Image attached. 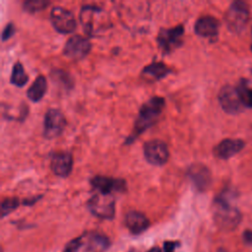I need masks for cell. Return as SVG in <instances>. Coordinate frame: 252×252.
<instances>
[{
	"mask_svg": "<svg viewBox=\"0 0 252 252\" xmlns=\"http://www.w3.org/2000/svg\"><path fill=\"white\" fill-rule=\"evenodd\" d=\"M15 31H16L15 26L12 23L7 24L2 32V40H7L11 36H13V34L15 33Z\"/></svg>",
	"mask_w": 252,
	"mask_h": 252,
	"instance_id": "484cf974",
	"label": "cell"
},
{
	"mask_svg": "<svg viewBox=\"0 0 252 252\" xmlns=\"http://www.w3.org/2000/svg\"><path fill=\"white\" fill-rule=\"evenodd\" d=\"M213 212L217 225L223 230H233L241 221L240 211L230 204L224 192L214 200Z\"/></svg>",
	"mask_w": 252,
	"mask_h": 252,
	"instance_id": "7a4b0ae2",
	"label": "cell"
},
{
	"mask_svg": "<svg viewBox=\"0 0 252 252\" xmlns=\"http://www.w3.org/2000/svg\"><path fill=\"white\" fill-rule=\"evenodd\" d=\"M46 90L47 85L45 77L43 75H38L31 85V87L28 89L27 95L32 101L36 102L43 97V95L46 93Z\"/></svg>",
	"mask_w": 252,
	"mask_h": 252,
	"instance_id": "d6986e66",
	"label": "cell"
},
{
	"mask_svg": "<svg viewBox=\"0 0 252 252\" xmlns=\"http://www.w3.org/2000/svg\"><path fill=\"white\" fill-rule=\"evenodd\" d=\"M50 21L56 32L70 33L76 30L77 23L72 12L61 6H55L50 11Z\"/></svg>",
	"mask_w": 252,
	"mask_h": 252,
	"instance_id": "ba28073f",
	"label": "cell"
},
{
	"mask_svg": "<svg viewBox=\"0 0 252 252\" xmlns=\"http://www.w3.org/2000/svg\"><path fill=\"white\" fill-rule=\"evenodd\" d=\"M50 168L59 177H67L73 168V157L69 152H55L51 156Z\"/></svg>",
	"mask_w": 252,
	"mask_h": 252,
	"instance_id": "5bb4252c",
	"label": "cell"
},
{
	"mask_svg": "<svg viewBox=\"0 0 252 252\" xmlns=\"http://www.w3.org/2000/svg\"><path fill=\"white\" fill-rule=\"evenodd\" d=\"M169 73H171V70L164 63L153 62L144 67L141 74L145 80L153 82L166 77Z\"/></svg>",
	"mask_w": 252,
	"mask_h": 252,
	"instance_id": "ac0fdd59",
	"label": "cell"
},
{
	"mask_svg": "<svg viewBox=\"0 0 252 252\" xmlns=\"http://www.w3.org/2000/svg\"><path fill=\"white\" fill-rule=\"evenodd\" d=\"M183 34V25H177L169 29H161L158 33L157 42L162 52L168 54L182 44Z\"/></svg>",
	"mask_w": 252,
	"mask_h": 252,
	"instance_id": "52a82bcc",
	"label": "cell"
},
{
	"mask_svg": "<svg viewBox=\"0 0 252 252\" xmlns=\"http://www.w3.org/2000/svg\"><path fill=\"white\" fill-rule=\"evenodd\" d=\"M220 23L213 16H202L200 17L194 26L195 32L203 37L216 38L219 34Z\"/></svg>",
	"mask_w": 252,
	"mask_h": 252,
	"instance_id": "2e32d148",
	"label": "cell"
},
{
	"mask_svg": "<svg viewBox=\"0 0 252 252\" xmlns=\"http://www.w3.org/2000/svg\"><path fill=\"white\" fill-rule=\"evenodd\" d=\"M245 147V142L240 139H224L214 148V155L220 159H228Z\"/></svg>",
	"mask_w": 252,
	"mask_h": 252,
	"instance_id": "9a60e30c",
	"label": "cell"
},
{
	"mask_svg": "<svg viewBox=\"0 0 252 252\" xmlns=\"http://www.w3.org/2000/svg\"><path fill=\"white\" fill-rule=\"evenodd\" d=\"M187 175L195 188L199 191H206L212 184L211 171L205 164H191L187 169Z\"/></svg>",
	"mask_w": 252,
	"mask_h": 252,
	"instance_id": "4fadbf2b",
	"label": "cell"
},
{
	"mask_svg": "<svg viewBox=\"0 0 252 252\" xmlns=\"http://www.w3.org/2000/svg\"><path fill=\"white\" fill-rule=\"evenodd\" d=\"M244 106L252 108V89H250L244 80H241L236 87Z\"/></svg>",
	"mask_w": 252,
	"mask_h": 252,
	"instance_id": "7402d4cb",
	"label": "cell"
},
{
	"mask_svg": "<svg viewBox=\"0 0 252 252\" xmlns=\"http://www.w3.org/2000/svg\"><path fill=\"white\" fill-rule=\"evenodd\" d=\"M84 243L83 241V236H80V237H77L73 240H71L64 248V250L62 252H77L80 247L82 246V244Z\"/></svg>",
	"mask_w": 252,
	"mask_h": 252,
	"instance_id": "d4e9b609",
	"label": "cell"
},
{
	"mask_svg": "<svg viewBox=\"0 0 252 252\" xmlns=\"http://www.w3.org/2000/svg\"><path fill=\"white\" fill-rule=\"evenodd\" d=\"M20 205V201L16 197L6 198L1 203V217L4 218L6 215L12 213Z\"/></svg>",
	"mask_w": 252,
	"mask_h": 252,
	"instance_id": "cb8c5ba5",
	"label": "cell"
},
{
	"mask_svg": "<svg viewBox=\"0 0 252 252\" xmlns=\"http://www.w3.org/2000/svg\"><path fill=\"white\" fill-rule=\"evenodd\" d=\"M249 20V7L244 1H233L224 15L227 29L232 32H240Z\"/></svg>",
	"mask_w": 252,
	"mask_h": 252,
	"instance_id": "277c9868",
	"label": "cell"
},
{
	"mask_svg": "<svg viewBox=\"0 0 252 252\" xmlns=\"http://www.w3.org/2000/svg\"><path fill=\"white\" fill-rule=\"evenodd\" d=\"M218 99L222 110L228 114H238L245 107L237 88L230 85H225L220 90Z\"/></svg>",
	"mask_w": 252,
	"mask_h": 252,
	"instance_id": "8992f818",
	"label": "cell"
},
{
	"mask_svg": "<svg viewBox=\"0 0 252 252\" xmlns=\"http://www.w3.org/2000/svg\"><path fill=\"white\" fill-rule=\"evenodd\" d=\"M80 22L88 35L94 36L110 28V22L105 12L94 5H85L81 8Z\"/></svg>",
	"mask_w": 252,
	"mask_h": 252,
	"instance_id": "3957f363",
	"label": "cell"
},
{
	"mask_svg": "<svg viewBox=\"0 0 252 252\" xmlns=\"http://www.w3.org/2000/svg\"><path fill=\"white\" fill-rule=\"evenodd\" d=\"M29 81V76L26 73L23 65L20 62H16L12 68V74L10 78L11 84L17 87H24Z\"/></svg>",
	"mask_w": 252,
	"mask_h": 252,
	"instance_id": "44dd1931",
	"label": "cell"
},
{
	"mask_svg": "<svg viewBox=\"0 0 252 252\" xmlns=\"http://www.w3.org/2000/svg\"><path fill=\"white\" fill-rule=\"evenodd\" d=\"M148 252H162L158 247H154L152 249H150Z\"/></svg>",
	"mask_w": 252,
	"mask_h": 252,
	"instance_id": "f1b7e54d",
	"label": "cell"
},
{
	"mask_svg": "<svg viewBox=\"0 0 252 252\" xmlns=\"http://www.w3.org/2000/svg\"><path fill=\"white\" fill-rule=\"evenodd\" d=\"M87 244L91 252H103L109 247L110 241L104 234L93 232L88 235Z\"/></svg>",
	"mask_w": 252,
	"mask_h": 252,
	"instance_id": "ffe728a7",
	"label": "cell"
},
{
	"mask_svg": "<svg viewBox=\"0 0 252 252\" xmlns=\"http://www.w3.org/2000/svg\"><path fill=\"white\" fill-rule=\"evenodd\" d=\"M66 126L64 114L55 108H50L45 112L43 120V135L47 139L59 136Z\"/></svg>",
	"mask_w": 252,
	"mask_h": 252,
	"instance_id": "30bf717a",
	"label": "cell"
},
{
	"mask_svg": "<svg viewBox=\"0 0 252 252\" xmlns=\"http://www.w3.org/2000/svg\"><path fill=\"white\" fill-rule=\"evenodd\" d=\"M178 242L175 241H166L163 243V252H174L176 246L178 245Z\"/></svg>",
	"mask_w": 252,
	"mask_h": 252,
	"instance_id": "4316f807",
	"label": "cell"
},
{
	"mask_svg": "<svg viewBox=\"0 0 252 252\" xmlns=\"http://www.w3.org/2000/svg\"><path fill=\"white\" fill-rule=\"evenodd\" d=\"M144 156L153 165H163L168 160L169 152L167 145L160 140H151L144 144Z\"/></svg>",
	"mask_w": 252,
	"mask_h": 252,
	"instance_id": "9c48e42d",
	"label": "cell"
},
{
	"mask_svg": "<svg viewBox=\"0 0 252 252\" xmlns=\"http://www.w3.org/2000/svg\"><path fill=\"white\" fill-rule=\"evenodd\" d=\"M90 212L96 218L110 220L115 214V200L112 195L96 193L88 201Z\"/></svg>",
	"mask_w": 252,
	"mask_h": 252,
	"instance_id": "5b68a950",
	"label": "cell"
},
{
	"mask_svg": "<svg viewBox=\"0 0 252 252\" xmlns=\"http://www.w3.org/2000/svg\"><path fill=\"white\" fill-rule=\"evenodd\" d=\"M125 224L133 234H140L149 227L150 221L143 213L130 211L125 216Z\"/></svg>",
	"mask_w": 252,
	"mask_h": 252,
	"instance_id": "e0dca14e",
	"label": "cell"
},
{
	"mask_svg": "<svg viewBox=\"0 0 252 252\" xmlns=\"http://www.w3.org/2000/svg\"><path fill=\"white\" fill-rule=\"evenodd\" d=\"M91 47V42L87 37L75 34L66 41L63 48V54L70 59L79 60L89 54Z\"/></svg>",
	"mask_w": 252,
	"mask_h": 252,
	"instance_id": "8fae6325",
	"label": "cell"
},
{
	"mask_svg": "<svg viewBox=\"0 0 252 252\" xmlns=\"http://www.w3.org/2000/svg\"><path fill=\"white\" fill-rule=\"evenodd\" d=\"M48 5H49V1L28 0L23 3V9L28 13H36L45 9Z\"/></svg>",
	"mask_w": 252,
	"mask_h": 252,
	"instance_id": "603a6c76",
	"label": "cell"
},
{
	"mask_svg": "<svg viewBox=\"0 0 252 252\" xmlns=\"http://www.w3.org/2000/svg\"><path fill=\"white\" fill-rule=\"evenodd\" d=\"M90 182L92 187L101 194L112 195L114 192H125L127 187L124 179L104 175H95Z\"/></svg>",
	"mask_w": 252,
	"mask_h": 252,
	"instance_id": "7c38bea8",
	"label": "cell"
},
{
	"mask_svg": "<svg viewBox=\"0 0 252 252\" xmlns=\"http://www.w3.org/2000/svg\"><path fill=\"white\" fill-rule=\"evenodd\" d=\"M165 105V100L161 96H153L141 107L134 122L133 131L125 140V144L133 143L143 132L152 127L161 114Z\"/></svg>",
	"mask_w": 252,
	"mask_h": 252,
	"instance_id": "6da1fadb",
	"label": "cell"
},
{
	"mask_svg": "<svg viewBox=\"0 0 252 252\" xmlns=\"http://www.w3.org/2000/svg\"><path fill=\"white\" fill-rule=\"evenodd\" d=\"M251 51H252V45H251Z\"/></svg>",
	"mask_w": 252,
	"mask_h": 252,
	"instance_id": "f546056e",
	"label": "cell"
},
{
	"mask_svg": "<svg viewBox=\"0 0 252 252\" xmlns=\"http://www.w3.org/2000/svg\"><path fill=\"white\" fill-rule=\"evenodd\" d=\"M243 240L246 244H252V230H250V229L244 230Z\"/></svg>",
	"mask_w": 252,
	"mask_h": 252,
	"instance_id": "83f0119b",
	"label": "cell"
}]
</instances>
